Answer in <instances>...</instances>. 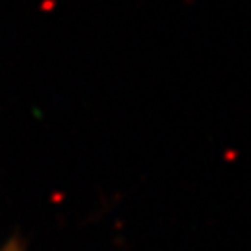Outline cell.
<instances>
[{"label":"cell","mask_w":251,"mask_h":251,"mask_svg":"<svg viewBox=\"0 0 251 251\" xmlns=\"http://www.w3.org/2000/svg\"><path fill=\"white\" fill-rule=\"evenodd\" d=\"M0 251H25V244H23V240L19 236H13V238H9L8 242L0 248Z\"/></svg>","instance_id":"obj_1"}]
</instances>
